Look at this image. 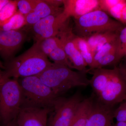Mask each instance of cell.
<instances>
[{
  "instance_id": "obj_20",
  "label": "cell",
  "mask_w": 126,
  "mask_h": 126,
  "mask_svg": "<svg viewBox=\"0 0 126 126\" xmlns=\"http://www.w3.org/2000/svg\"><path fill=\"white\" fill-rule=\"evenodd\" d=\"M48 57L53 61L54 63L65 65L72 69H73L64 52L61 42V44L54 50Z\"/></svg>"
},
{
  "instance_id": "obj_35",
  "label": "cell",
  "mask_w": 126,
  "mask_h": 126,
  "mask_svg": "<svg viewBox=\"0 0 126 126\" xmlns=\"http://www.w3.org/2000/svg\"><path fill=\"white\" fill-rule=\"evenodd\" d=\"M4 64L3 63L0 61V68L2 69H5Z\"/></svg>"
},
{
  "instance_id": "obj_14",
  "label": "cell",
  "mask_w": 126,
  "mask_h": 126,
  "mask_svg": "<svg viewBox=\"0 0 126 126\" xmlns=\"http://www.w3.org/2000/svg\"><path fill=\"white\" fill-rule=\"evenodd\" d=\"M52 2V0H37L34 10L25 16L26 26L32 27L41 19L63 11V9Z\"/></svg>"
},
{
  "instance_id": "obj_23",
  "label": "cell",
  "mask_w": 126,
  "mask_h": 126,
  "mask_svg": "<svg viewBox=\"0 0 126 126\" xmlns=\"http://www.w3.org/2000/svg\"><path fill=\"white\" fill-rule=\"evenodd\" d=\"M18 11L17 0H10L0 12V25L8 20Z\"/></svg>"
},
{
  "instance_id": "obj_5",
  "label": "cell",
  "mask_w": 126,
  "mask_h": 126,
  "mask_svg": "<svg viewBox=\"0 0 126 126\" xmlns=\"http://www.w3.org/2000/svg\"><path fill=\"white\" fill-rule=\"evenodd\" d=\"M22 97L17 79H7L0 83V120L6 124L16 119L21 108Z\"/></svg>"
},
{
  "instance_id": "obj_12",
  "label": "cell",
  "mask_w": 126,
  "mask_h": 126,
  "mask_svg": "<svg viewBox=\"0 0 126 126\" xmlns=\"http://www.w3.org/2000/svg\"><path fill=\"white\" fill-rule=\"evenodd\" d=\"M112 108L94 99L86 126H112L114 118Z\"/></svg>"
},
{
  "instance_id": "obj_1",
  "label": "cell",
  "mask_w": 126,
  "mask_h": 126,
  "mask_svg": "<svg viewBox=\"0 0 126 126\" xmlns=\"http://www.w3.org/2000/svg\"><path fill=\"white\" fill-rule=\"evenodd\" d=\"M52 63L41 49L39 41H36L22 54L5 63L2 81L38 76Z\"/></svg>"
},
{
  "instance_id": "obj_22",
  "label": "cell",
  "mask_w": 126,
  "mask_h": 126,
  "mask_svg": "<svg viewBox=\"0 0 126 126\" xmlns=\"http://www.w3.org/2000/svg\"><path fill=\"white\" fill-rule=\"evenodd\" d=\"M39 42L41 49L48 57L50 53L61 44L60 39L57 36L45 39Z\"/></svg>"
},
{
  "instance_id": "obj_8",
  "label": "cell",
  "mask_w": 126,
  "mask_h": 126,
  "mask_svg": "<svg viewBox=\"0 0 126 126\" xmlns=\"http://www.w3.org/2000/svg\"><path fill=\"white\" fill-rule=\"evenodd\" d=\"M70 18L63 11L41 19L32 27L35 41L57 36Z\"/></svg>"
},
{
  "instance_id": "obj_37",
  "label": "cell",
  "mask_w": 126,
  "mask_h": 126,
  "mask_svg": "<svg viewBox=\"0 0 126 126\" xmlns=\"http://www.w3.org/2000/svg\"><path fill=\"white\" fill-rule=\"evenodd\" d=\"M125 101H126V100H125Z\"/></svg>"
},
{
  "instance_id": "obj_17",
  "label": "cell",
  "mask_w": 126,
  "mask_h": 126,
  "mask_svg": "<svg viewBox=\"0 0 126 126\" xmlns=\"http://www.w3.org/2000/svg\"><path fill=\"white\" fill-rule=\"evenodd\" d=\"M111 69L103 68L93 69V76L89 84L97 96L104 89L110 78Z\"/></svg>"
},
{
  "instance_id": "obj_21",
  "label": "cell",
  "mask_w": 126,
  "mask_h": 126,
  "mask_svg": "<svg viewBox=\"0 0 126 126\" xmlns=\"http://www.w3.org/2000/svg\"><path fill=\"white\" fill-rule=\"evenodd\" d=\"M118 49L113 50L99 60L94 64V69L103 68L108 65H115L121 60Z\"/></svg>"
},
{
  "instance_id": "obj_32",
  "label": "cell",
  "mask_w": 126,
  "mask_h": 126,
  "mask_svg": "<svg viewBox=\"0 0 126 126\" xmlns=\"http://www.w3.org/2000/svg\"><path fill=\"white\" fill-rule=\"evenodd\" d=\"M0 126H18L16 122V119L6 124L2 123L1 125H0Z\"/></svg>"
},
{
  "instance_id": "obj_16",
  "label": "cell",
  "mask_w": 126,
  "mask_h": 126,
  "mask_svg": "<svg viewBox=\"0 0 126 126\" xmlns=\"http://www.w3.org/2000/svg\"><path fill=\"white\" fill-rule=\"evenodd\" d=\"M94 99V94H92L81 101L70 126H86Z\"/></svg>"
},
{
  "instance_id": "obj_3",
  "label": "cell",
  "mask_w": 126,
  "mask_h": 126,
  "mask_svg": "<svg viewBox=\"0 0 126 126\" xmlns=\"http://www.w3.org/2000/svg\"><path fill=\"white\" fill-rule=\"evenodd\" d=\"M21 90V107L52 109L58 97L38 76L18 79Z\"/></svg>"
},
{
  "instance_id": "obj_24",
  "label": "cell",
  "mask_w": 126,
  "mask_h": 126,
  "mask_svg": "<svg viewBox=\"0 0 126 126\" xmlns=\"http://www.w3.org/2000/svg\"><path fill=\"white\" fill-rule=\"evenodd\" d=\"M118 38L116 40L107 43L102 46L94 55V65L93 69H94V64L97 61L113 50H115L117 49H118Z\"/></svg>"
},
{
  "instance_id": "obj_10",
  "label": "cell",
  "mask_w": 126,
  "mask_h": 126,
  "mask_svg": "<svg viewBox=\"0 0 126 126\" xmlns=\"http://www.w3.org/2000/svg\"><path fill=\"white\" fill-rule=\"evenodd\" d=\"M27 38V33L23 30L5 31L0 29V56L5 63L14 58Z\"/></svg>"
},
{
  "instance_id": "obj_33",
  "label": "cell",
  "mask_w": 126,
  "mask_h": 126,
  "mask_svg": "<svg viewBox=\"0 0 126 126\" xmlns=\"http://www.w3.org/2000/svg\"><path fill=\"white\" fill-rule=\"evenodd\" d=\"M10 0H0V12Z\"/></svg>"
},
{
  "instance_id": "obj_30",
  "label": "cell",
  "mask_w": 126,
  "mask_h": 126,
  "mask_svg": "<svg viewBox=\"0 0 126 126\" xmlns=\"http://www.w3.org/2000/svg\"><path fill=\"white\" fill-rule=\"evenodd\" d=\"M119 66L117 67L122 77L126 82V55L121 60Z\"/></svg>"
},
{
  "instance_id": "obj_36",
  "label": "cell",
  "mask_w": 126,
  "mask_h": 126,
  "mask_svg": "<svg viewBox=\"0 0 126 126\" xmlns=\"http://www.w3.org/2000/svg\"><path fill=\"white\" fill-rule=\"evenodd\" d=\"M2 77H3V75H2V72L0 70V83L2 82Z\"/></svg>"
},
{
  "instance_id": "obj_7",
  "label": "cell",
  "mask_w": 126,
  "mask_h": 126,
  "mask_svg": "<svg viewBox=\"0 0 126 126\" xmlns=\"http://www.w3.org/2000/svg\"><path fill=\"white\" fill-rule=\"evenodd\" d=\"M97 97V99L100 102L112 107L115 104L126 100V82L117 67L111 69L107 85Z\"/></svg>"
},
{
  "instance_id": "obj_18",
  "label": "cell",
  "mask_w": 126,
  "mask_h": 126,
  "mask_svg": "<svg viewBox=\"0 0 126 126\" xmlns=\"http://www.w3.org/2000/svg\"><path fill=\"white\" fill-rule=\"evenodd\" d=\"M73 41L87 66L92 67L94 63V54L90 50L86 39L74 34Z\"/></svg>"
},
{
  "instance_id": "obj_28",
  "label": "cell",
  "mask_w": 126,
  "mask_h": 126,
  "mask_svg": "<svg viewBox=\"0 0 126 126\" xmlns=\"http://www.w3.org/2000/svg\"><path fill=\"white\" fill-rule=\"evenodd\" d=\"M113 116L117 122L126 123V101L121 103L119 107L114 110Z\"/></svg>"
},
{
  "instance_id": "obj_27",
  "label": "cell",
  "mask_w": 126,
  "mask_h": 126,
  "mask_svg": "<svg viewBox=\"0 0 126 126\" xmlns=\"http://www.w3.org/2000/svg\"><path fill=\"white\" fill-rule=\"evenodd\" d=\"M126 5V0H121L117 4L111 8L107 14L112 16L116 20L120 22L122 11Z\"/></svg>"
},
{
  "instance_id": "obj_9",
  "label": "cell",
  "mask_w": 126,
  "mask_h": 126,
  "mask_svg": "<svg viewBox=\"0 0 126 126\" xmlns=\"http://www.w3.org/2000/svg\"><path fill=\"white\" fill-rule=\"evenodd\" d=\"M69 19L57 36L60 39L64 52L73 69L87 73L90 70L87 68V65L73 42V38L74 34L73 27L69 24Z\"/></svg>"
},
{
  "instance_id": "obj_19",
  "label": "cell",
  "mask_w": 126,
  "mask_h": 126,
  "mask_svg": "<svg viewBox=\"0 0 126 126\" xmlns=\"http://www.w3.org/2000/svg\"><path fill=\"white\" fill-rule=\"evenodd\" d=\"M26 25L24 16L17 11L14 16L0 25V29L4 30H18Z\"/></svg>"
},
{
  "instance_id": "obj_38",
  "label": "cell",
  "mask_w": 126,
  "mask_h": 126,
  "mask_svg": "<svg viewBox=\"0 0 126 126\" xmlns=\"http://www.w3.org/2000/svg\"></svg>"
},
{
  "instance_id": "obj_26",
  "label": "cell",
  "mask_w": 126,
  "mask_h": 126,
  "mask_svg": "<svg viewBox=\"0 0 126 126\" xmlns=\"http://www.w3.org/2000/svg\"><path fill=\"white\" fill-rule=\"evenodd\" d=\"M118 52L121 58L126 55V26L119 32L118 37Z\"/></svg>"
},
{
  "instance_id": "obj_4",
  "label": "cell",
  "mask_w": 126,
  "mask_h": 126,
  "mask_svg": "<svg viewBox=\"0 0 126 126\" xmlns=\"http://www.w3.org/2000/svg\"><path fill=\"white\" fill-rule=\"evenodd\" d=\"M74 20L73 33L77 36L85 39L99 33L118 32L124 26L100 9L89 12Z\"/></svg>"
},
{
  "instance_id": "obj_11",
  "label": "cell",
  "mask_w": 126,
  "mask_h": 126,
  "mask_svg": "<svg viewBox=\"0 0 126 126\" xmlns=\"http://www.w3.org/2000/svg\"><path fill=\"white\" fill-rule=\"evenodd\" d=\"M52 109L21 107L16 118L18 126H47L48 115Z\"/></svg>"
},
{
  "instance_id": "obj_34",
  "label": "cell",
  "mask_w": 126,
  "mask_h": 126,
  "mask_svg": "<svg viewBox=\"0 0 126 126\" xmlns=\"http://www.w3.org/2000/svg\"><path fill=\"white\" fill-rule=\"evenodd\" d=\"M112 126H126V123L123 122H117L113 124Z\"/></svg>"
},
{
  "instance_id": "obj_2",
  "label": "cell",
  "mask_w": 126,
  "mask_h": 126,
  "mask_svg": "<svg viewBox=\"0 0 126 126\" xmlns=\"http://www.w3.org/2000/svg\"><path fill=\"white\" fill-rule=\"evenodd\" d=\"M87 73L75 71L65 65L53 63L38 77L58 97L73 88L89 85Z\"/></svg>"
},
{
  "instance_id": "obj_15",
  "label": "cell",
  "mask_w": 126,
  "mask_h": 126,
  "mask_svg": "<svg viewBox=\"0 0 126 126\" xmlns=\"http://www.w3.org/2000/svg\"><path fill=\"white\" fill-rule=\"evenodd\" d=\"M119 33V32H104L95 34L85 39L90 50L94 55L104 45L116 40Z\"/></svg>"
},
{
  "instance_id": "obj_31",
  "label": "cell",
  "mask_w": 126,
  "mask_h": 126,
  "mask_svg": "<svg viewBox=\"0 0 126 126\" xmlns=\"http://www.w3.org/2000/svg\"><path fill=\"white\" fill-rule=\"evenodd\" d=\"M120 22L126 26V5L122 11Z\"/></svg>"
},
{
  "instance_id": "obj_25",
  "label": "cell",
  "mask_w": 126,
  "mask_h": 126,
  "mask_svg": "<svg viewBox=\"0 0 126 126\" xmlns=\"http://www.w3.org/2000/svg\"><path fill=\"white\" fill-rule=\"evenodd\" d=\"M37 0H17L18 11L24 16L31 12L35 7Z\"/></svg>"
},
{
  "instance_id": "obj_6",
  "label": "cell",
  "mask_w": 126,
  "mask_h": 126,
  "mask_svg": "<svg viewBox=\"0 0 126 126\" xmlns=\"http://www.w3.org/2000/svg\"><path fill=\"white\" fill-rule=\"evenodd\" d=\"M83 99L79 91L68 98L58 97L48 115L47 126H70Z\"/></svg>"
},
{
  "instance_id": "obj_29",
  "label": "cell",
  "mask_w": 126,
  "mask_h": 126,
  "mask_svg": "<svg viewBox=\"0 0 126 126\" xmlns=\"http://www.w3.org/2000/svg\"><path fill=\"white\" fill-rule=\"evenodd\" d=\"M120 1L121 0H99V9L107 13L111 8Z\"/></svg>"
},
{
  "instance_id": "obj_13",
  "label": "cell",
  "mask_w": 126,
  "mask_h": 126,
  "mask_svg": "<svg viewBox=\"0 0 126 126\" xmlns=\"http://www.w3.org/2000/svg\"><path fill=\"white\" fill-rule=\"evenodd\" d=\"M63 11L69 17L77 19L99 9V0H63Z\"/></svg>"
}]
</instances>
